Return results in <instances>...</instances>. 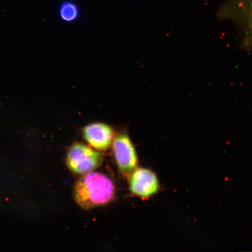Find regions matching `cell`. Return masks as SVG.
Listing matches in <instances>:
<instances>
[{"instance_id": "obj_1", "label": "cell", "mask_w": 252, "mask_h": 252, "mask_svg": "<svg viewBox=\"0 0 252 252\" xmlns=\"http://www.w3.org/2000/svg\"><path fill=\"white\" fill-rule=\"evenodd\" d=\"M115 193L112 179L104 173L94 171L81 175L73 191L75 202L84 210L108 204L114 199Z\"/></svg>"}, {"instance_id": "obj_2", "label": "cell", "mask_w": 252, "mask_h": 252, "mask_svg": "<svg viewBox=\"0 0 252 252\" xmlns=\"http://www.w3.org/2000/svg\"><path fill=\"white\" fill-rule=\"evenodd\" d=\"M66 165L75 175H83L92 172L102 165V153L90 146L75 143L68 148Z\"/></svg>"}, {"instance_id": "obj_3", "label": "cell", "mask_w": 252, "mask_h": 252, "mask_svg": "<svg viewBox=\"0 0 252 252\" xmlns=\"http://www.w3.org/2000/svg\"><path fill=\"white\" fill-rule=\"evenodd\" d=\"M112 145L118 169L123 176L128 177L138 166V158L134 145L126 133L116 135Z\"/></svg>"}, {"instance_id": "obj_4", "label": "cell", "mask_w": 252, "mask_h": 252, "mask_svg": "<svg viewBox=\"0 0 252 252\" xmlns=\"http://www.w3.org/2000/svg\"><path fill=\"white\" fill-rule=\"evenodd\" d=\"M128 177L131 193L141 199H149L161 189L157 175L149 169L137 168Z\"/></svg>"}, {"instance_id": "obj_5", "label": "cell", "mask_w": 252, "mask_h": 252, "mask_svg": "<svg viewBox=\"0 0 252 252\" xmlns=\"http://www.w3.org/2000/svg\"><path fill=\"white\" fill-rule=\"evenodd\" d=\"M83 137L90 146L97 151H106L116 136L114 129L103 123H93L83 129Z\"/></svg>"}, {"instance_id": "obj_6", "label": "cell", "mask_w": 252, "mask_h": 252, "mask_svg": "<svg viewBox=\"0 0 252 252\" xmlns=\"http://www.w3.org/2000/svg\"><path fill=\"white\" fill-rule=\"evenodd\" d=\"M59 14L63 21L71 23L79 17L80 9L74 2L65 1L59 6Z\"/></svg>"}]
</instances>
